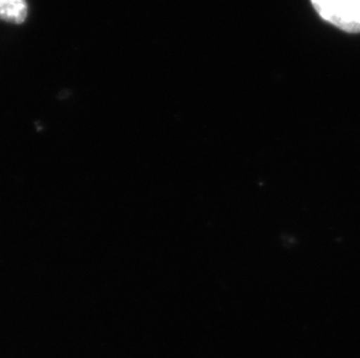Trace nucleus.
Instances as JSON below:
<instances>
[{
    "label": "nucleus",
    "mask_w": 360,
    "mask_h": 358,
    "mask_svg": "<svg viewBox=\"0 0 360 358\" xmlns=\"http://www.w3.org/2000/svg\"><path fill=\"white\" fill-rule=\"evenodd\" d=\"M317 14L340 31L360 33V0H310Z\"/></svg>",
    "instance_id": "nucleus-1"
},
{
    "label": "nucleus",
    "mask_w": 360,
    "mask_h": 358,
    "mask_svg": "<svg viewBox=\"0 0 360 358\" xmlns=\"http://www.w3.org/2000/svg\"><path fill=\"white\" fill-rule=\"evenodd\" d=\"M27 15V0H0V20L10 24H22Z\"/></svg>",
    "instance_id": "nucleus-2"
}]
</instances>
